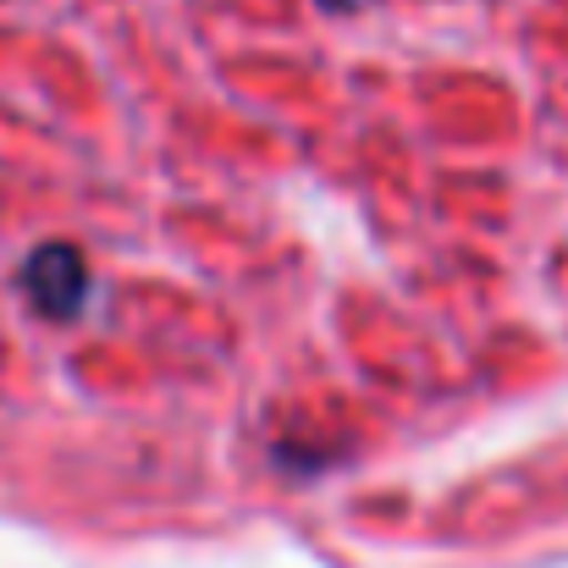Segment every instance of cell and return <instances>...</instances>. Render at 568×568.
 Segmentation results:
<instances>
[{"instance_id": "6da1fadb", "label": "cell", "mask_w": 568, "mask_h": 568, "mask_svg": "<svg viewBox=\"0 0 568 568\" xmlns=\"http://www.w3.org/2000/svg\"><path fill=\"white\" fill-rule=\"evenodd\" d=\"M22 293L33 298L39 315L50 321H72L83 304H89V265L72 243H44L28 254L22 265Z\"/></svg>"}, {"instance_id": "7a4b0ae2", "label": "cell", "mask_w": 568, "mask_h": 568, "mask_svg": "<svg viewBox=\"0 0 568 568\" xmlns=\"http://www.w3.org/2000/svg\"><path fill=\"white\" fill-rule=\"evenodd\" d=\"M321 6H332V11H348V6H354V0H321Z\"/></svg>"}]
</instances>
